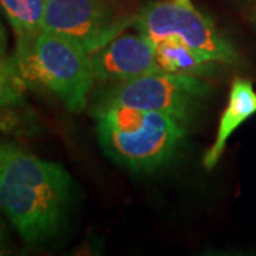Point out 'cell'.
Wrapping results in <instances>:
<instances>
[{
  "instance_id": "277c9868",
  "label": "cell",
  "mask_w": 256,
  "mask_h": 256,
  "mask_svg": "<svg viewBox=\"0 0 256 256\" xmlns=\"http://www.w3.org/2000/svg\"><path fill=\"white\" fill-rule=\"evenodd\" d=\"M210 92V84L200 77L156 72L101 87L94 106L156 111L188 124Z\"/></svg>"
},
{
  "instance_id": "2e32d148",
  "label": "cell",
  "mask_w": 256,
  "mask_h": 256,
  "mask_svg": "<svg viewBox=\"0 0 256 256\" xmlns=\"http://www.w3.org/2000/svg\"><path fill=\"white\" fill-rule=\"evenodd\" d=\"M0 14H2V8H0ZM4 28H3V24H2V20H0V32H3Z\"/></svg>"
},
{
  "instance_id": "3957f363",
  "label": "cell",
  "mask_w": 256,
  "mask_h": 256,
  "mask_svg": "<svg viewBox=\"0 0 256 256\" xmlns=\"http://www.w3.org/2000/svg\"><path fill=\"white\" fill-rule=\"evenodd\" d=\"M13 63L26 88L52 92L72 112L86 107L92 92V54L68 37L43 30L33 43L14 52Z\"/></svg>"
},
{
  "instance_id": "ba28073f",
  "label": "cell",
  "mask_w": 256,
  "mask_h": 256,
  "mask_svg": "<svg viewBox=\"0 0 256 256\" xmlns=\"http://www.w3.org/2000/svg\"><path fill=\"white\" fill-rule=\"evenodd\" d=\"M254 114H256V92L252 82L235 78L230 86L228 106L220 116L215 141L204 156L202 162L206 170H212L218 164L230 136Z\"/></svg>"
},
{
  "instance_id": "5bb4252c",
  "label": "cell",
  "mask_w": 256,
  "mask_h": 256,
  "mask_svg": "<svg viewBox=\"0 0 256 256\" xmlns=\"http://www.w3.org/2000/svg\"><path fill=\"white\" fill-rule=\"evenodd\" d=\"M14 144H10V142H4V141H0V160L4 156H8L10 151L14 148Z\"/></svg>"
},
{
  "instance_id": "52a82bcc",
  "label": "cell",
  "mask_w": 256,
  "mask_h": 256,
  "mask_svg": "<svg viewBox=\"0 0 256 256\" xmlns=\"http://www.w3.org/2000/svg\"><path fill=\"white\" fill-rule=\"evenodd\" d=\"M92 74L97 82H128L162 72L156 63V42L146 34H118L92 54Z\"/></svg>"
},
{
  "instance_id": "30bf717a",
  "label": "cell",
  "mask_w": 256,
  "mask_h": 256,
  "mask_svg": "<svg viewBox=\"0 0 256 256\" xmlns=\"http://www.w3.org/2000/svg\"><path fill=\"white\" fill-rule=\"evenodd\" d=\"M0 8L16 37L14 52L28 48L43 32L46 0H0Z\"/></svg>"
},
{
  "instance_id": "7a4b0ae2",
  "label": "cell",
  "mask_w": 256,
  "mask_h": 256,
  "mask_svg": "<svg viewBox=\"0 0 256 256\" xmlns=\"http://www.w3.org/2000/svg\"><path fill=\"white\" fill-rule=\"evenodd\" d=\"M92 116L104 154L138 172H151L168 164L186 136V124L156 111L94 106Z\"/></svg>"
},
{
  "instance_id": "8992f818",
  "label": "cell",
  "mask_w": 256,
  "mask_h": 256,
  "mask_svg": "<svg viewBox=\"0 0 256 256\" xmlns=\"http://www.w3.org/2000/svg\"><path fill=\"white\" fill-rule=\"evenodd\" d=\"M128 24L110 0H46L43 30L77 42L88 54L106 46Z\"/></svg>"
},
{
  "instance_id": "4fadbf2b",
  "label": "cell",
  "mask_w": 256,
  "mask_h": 256,
  "mask_svg": "<svg viewBox=\"0 0 256 256\" xmlns=\"http://www.w3.org/2000/svg\"><path fill=\"white\" fill-rule=\"evenodd\" d=\"M8 254V236H6V230L3 228V224L0 220V255Z\"/></svg>"
},
{
  "instance_id": "7c38bea8",
  "label": "cell",
  "mask_w": 256,
  "mask_h": 256,
  "mask_svg": "<svg viewBox=\"0 0 256 256\" xmlns=\"http://www.w3.org/2000/svg\"><path fill=\"white\" fill-rule=\"evenodd\" d=\"M30 124L18 108L0 106V134H28Z\"/></svg>"
},
{
  "instance_id": "9a60e30c",
  "label": "cell",
  "mask_w": 256,
  "mask_h": 256,
  "mask_svg": "<svg viewBox=\"0 0 256 256\" xmlns=\"http://www.w3.org/2000/svg\"><path fill=\"white\" fill-rule=\"evenodd\" d=\"M176 3H181V4H192L191 0H175Z\"/></svg>"
},
{
  "instance_id": "8fae6325",
  "label": "cell",
  "mask_w": 256,
  "mask_h": 256,
  "mask_svg": "<svg viewBox=\"0 0 256 256\" xmlns=\"http://www.w3.org/2000/svg\"><path fill=\"white\" fill-rule=\"evenodd\" d=\"M26 86L18 77L13 58L6 53V34L0 32V106L18 108L24 104Z\"/></svg>"
},
{
  "instance_id": "5b68a950",
  "label": "cell",
  "mask_w": 256,
  "mask_h": 256,
  "mask_svg": "<svg viewBox=\"0 0 256 256\" xmlns=\"http://www.w3.org/2000/svg\"><path fill=\"white\" fill-rule=\"evenodd\" d=\"M140 33L154 42L176 36L186 46L214 63H234L238 54L214 22L195 9L175 0L151 2L140 12L136 20Z\"/></svg>"
},
{
  "instance_id": "9c48e42d",
  "label": "cell",
  "mask_w": 256,
  "mask_h": 256,
  "mask_svg": "<svg viewBox=\"0 0 256 256\" xmlns=\"http://www.w3.org/2000/svg\"><path fill=\"white\" fill-rule=\"evenodd\" d=\"M156 57L162 72L194 77L210 74L216 64L192 50L176 36H168L156 42Z\"/></svg>"
},
{
  "instance_id": "6da1fadb",
  "label": "cell",
  "mask_w": 256,
  "mask_h": 256,
  "mask_svg": "<svg viewBox=\"0 0 256 256\" xmlns=\"http://www.w3.org/2000/svg\"><path fill=\"white\" fill-rule=\"evenodd\" d=\"M73 180L63 165L14 146L0 160V210L28 245H42L63 224Z\"/></svg>"
}]
</instances>
